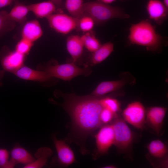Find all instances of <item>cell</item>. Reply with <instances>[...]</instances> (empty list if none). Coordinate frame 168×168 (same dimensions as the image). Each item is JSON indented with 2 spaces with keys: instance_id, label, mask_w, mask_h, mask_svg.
I'll use <instances>...</instances> for the list:
<instances>
[{
  "instance_id": "obj_25",
  "label": "cell",
  "mask_w": 168,
  "mask_h": 168,
  "mask_svg": "<svg viewBox=\"0 0 168 168\" xmlns=\"http://www.w3.org/2000/svg\"><path fill=\"white\" fill-rule=\"evenodd\" d=\"M15 26V22L11 21L8 12L5 11H0V35L12 30Z\"/></svg>"
},
{
  "instance_id": "obj_20",
  "label": "cell",
  "mask_w": 168,
  "mask_h": 168,
  "mask_svg": "<svg viewBox=\"0 0 168 168\" xmlns=\"http://www.w3.org/2000/svg\"><path fill=\"white\" fill-rule=\"evenodd\" d=\"M30 12L28 5L19 2L17 1L10 11L8 12L10 20L20 23H23L26 19L27 16Z\"/></svg>"
},
{
  "instance_id": "obj_17",
  "label": "cell",
  "mask_w": 168,
  "mask_h": 168,
  "mask_svg": "<svg viewBox=\"0 0 168 168\" xmlns=\"http://www.w3.org/2000/svg\"><path fill=\"white\" fill-rule=\"evenodd\" d=\"M81 36L77 35L69 36L66 40L67 50L75 63L82 56L84 48Z\"/></svg>"
},
{
  "instance_id": "obj_4",
  "label": "cell",
  "mask_w": 168,
  "mask_h": 168,
  "mask_svg": "<svg viewBox=\"0 0 168 168\" xmlns=\"http://www.w3.org/2000/svg\"><path fill=\"white\" fill-rule=\"evenodd\" d=\"M83 14L90 16L95 24L100 25L113 18L125 19L130 16L121 8L110 6L98 1H89L84 3Z\"/></svg>"
},
{
  "instance_id": "obj_19",
  "label": "cell",
  "mask_w": 168,
  "mask_h": 168,
  "mask_svg": "<svg viewBox=\"0 0 168 168\" xmlns=\"http://www.w3.org/2000/svg\"><path fill=\"white\" fill-rule=\"evenodd\" d=\"M53 154V151L49 147H42L40 148L35 155V160L27 165L25 166L24 168H41L46 165L49 158Z\"/></svg>"
},
{
  "instance_id": "obj_18",
  "label": "cell",
  "mask_w": 168,
  "mask_h": 168,
  "mask_svg": "<svg viewBox=\"0 0 168 168\" xmlns=\"http://www.w3.org/2000/svg\"><path fill=\"white\" fill-rule=\"evenodd\" d=\"M125 84V81L122 79L102 82L98 84L91 95L97 97L102 96L120 88Z\"/></svg>"
},
{
  "instance_id": "obj_7",
  "label": "cell",
  "mask_w": 168,
  "mask_h": 168,
  "mask_svg": "<svg viewBox=\"0 0 168 168\" xmlns=\"http://www.w3.org/2000/svg\"><path fill=\"white\" fill-rule=\"evenodd\" d=\"M146 110L139 101L132 102L123 110L122 117L126 122L141 130L145 128Z\"/></svg>"
},
{
  "instance_id": "obj_3",
  "label": "cell",
  "mask_w": 168,
  "mask_h": 168,
  "mask_svg": "<svg viewBox=\"0 0 168 168\" xmlns=\"http://www.w3.org/2000/svg\"><path fill=\"white\" fill-rule=\"evenodd\" d=\"M114 134V145L118 152L127 157L132 158L134 133L119 113L110 123Z\"/></svg>"
},
{
  "instance_id": "obj_24",
  "label": "cell",
  "mask_w": 168,
  "mask_h": 168,
  "mask_svg": "<svg viewBox=\"0 0 168 168\" xmlns=\"http://www.w3.org/2000/svg\"><path fill=\"white\" fill-rule=\"evenodd\" d=\"M83 0H66L65 7L71 16L78 19L83 15Z\"/></svg>"
},
{
  "instance_id": "obj_9",
  "label": "cell",
  "mask_w": 168,
  "mask_h": 168,
  "mask_svg": "<svg viewBox=\"0 0 168 168\" xmlns=\"http://www.w3.org/2000/svg\"><path fill=\"white\" fill-rule=\"evenodd\" d=\"M167 110L166 107H151L146 110V124L159 136Z\"/></svg>"
},
{
  "instance_id": "obj_27",
  "label": "cell",
  "mask_w": 168,
  "mask_h": 168,
  "mask_svg": "<svg viewBox=\"0 0 168 168\" xmlns=\"http://www.w3.org/2000/svg\"><path fill=\"white\" fill-rule=\"evenodd\" d=\"M95 22L90 16L83 14L78 20V30L86 33L91 30L93 29Z\"/></svg>"
},
{
  "instance_id": "obj_32",
  "label": "cell",
  "mask_w": 168,
  "mask_h": 168,
  "mask_svg": "<svg viewBox=\"0 0 168 168\" xmlns=\"http://www.w3.org/2000/svg\"><path fill=\"white\" fill-rule=\"evenodd\" d=\"M17 0H0V9L15 2Z\"/></svg>"
},
{
  "instance_id": "obj_34",
  "label": "cell",
  "mask_w": 168,
  "mask_h": 168,
  "mask_svg": "<svg viewBox=\"0 0 168 168\" xmlns=\"http://www.w3.org/2000/svg\"><path fill=\"white\" fill-rule=\"evenodd\" d=\"M97 1L101 2L108 4L114 2L115 0H97Z\"/></svg>"
},
{
  "instance_id": "obj_2",
  "label": "cell",
  "mask_w": 168,
  "mask_h": 168,
  "mask_svg": "<svg viewBox=\"0 0 168 168\" xmlns=\"http://www.w3.org/2000/svg\"><path fill=\"white\" fill-rule=\"evenodd\" d=\"M128 39L130 44L144 46L152 51L159 48L162 39L156 32L154 26L147 20L132 25L129 29Z\"/></svg>"
},
{
  "instance_id": "obj_6",
  "label": "cell",
  "mask_w": 168,
  "mask_h": 168,
  "mask_svg": "<svg viewBox=\"0 0 168 168\" xmlns=\"http://www.w3.org/2000/svg\"><path fill=\"white\" fill-rule=\"evenodd\" d=\"M96 148L92 154L96 160L107 154L110 148L114 145V134L112 124L110 123L101 126L95 135Z\"/></svg>"
},
{
  "instance_id": "obj_38",
  "label": "cell",
  "mask_w": 168,
  "mask_h": 168,
  "mask_svg": "<svg viewBox=\"0 0 168 168\" xmlns=\"http://www.w3.org/2000/svg\"></svg>"
},
{
  "instance_id": "obj_15",
  "label": "cell",
  "mask_w": 168,
  "mask_h": 168,
  "mask_svg": "<svg viewBox=\"0 0 168 168\" xmlns=\"http://www.w3.org/2000/svg\"><path fill=\"white\" fill-rule=\"evenodd\" d=\"M43 31L39 21L36 20L27 22L21 30V38L34 42L42 35Z\"/></svg>"
},
{
  "instance_id": "obj_8",
  "label": "cell",
  "mask_w": 168,
  "mask_h": 168,
  "mask_svg": "<svg viewBox=\"0 0 168 168\" xmlns=\"http://www.w3.org/2000/svg\"><path fill=\"white\" fill-rule=\"evenodd\" d=\"M49 26L56 32L67 34L77 30L78 20L62 13H53L46 18Z\"/></svg>"
},
{
  "instance_id": "obj_12",
  "label": "cell",
  "mask_w": 168,
  "mask_h": 168,
  "mask_svg": "<svg viewBox=\"0 0 168 168\" xmlns=\"http://www.w3.org/2000/svg\"><path fill=\"white\" fill-rule=\"evenodd\" d=\"M146 9L149 18L159 25L162 24L167 18L168 9L160 0H149Z\"/></svg>"
},
{
  "instance_id": "obj_14",
  "label": "cell",
  "mask_w": 168,
  "mask_h": 168,
  "mask_svg": "<svg viewBox=\"0 0 168 168\" xmlns=\"http://www.w3.org/2000/svg\"><path fill=\"white\" fill-rule=\"evenodd\" d=\"M11 157L9 160L10 168H14L18 164H29L35 160V158L26 149L19 145H16L11 152Z\"/></svg>"
},
{
  "instance_id": "obj_11",
  "label": "cell",
  "mask_w": 168,
  "mask_h": 168,
  "mask_svg": "<svg viewBox=\"0 0 168 168\" xmlns=\"http://www.w3.org/2000/svg\"><path fill=\"white\" fill-rule=\"evenodd\" d=\"M0 52V62L3 68L9 72H14L21 66L25 55L15 50L12 51Z\"/></svg>"
},
{
  "instance_id": "obj_16",
  "label": "cell",
  "mask_w": 168,
  "mask_h": 168,
  "mask_svg": "<svg viewBox=\"0 0 168 168\" xmlns=\"http://www.w3.org/2000/svg\"><path fill=\"white\" fill-rule=\"evenodd\" d=\"M30 12L37 17L46 18L54 13L56 6L50 0L28 5Z\"/></svg>"
},
{
  "instance_id": "obj_13",
  "label": "cell",
  "mask_w": 168,
  "mask_h": 168,
  "mask_svg": "<svg viewBox=\"0 0 168 168\" xmlns=\"http://www.w3.org/2000/svg\"><path fill=\"white\" fill-rule=\"evenodd\" d=\"M14 74L22 79L40 82H46L53 78L43 71L35 70L25 66L15 71Z\"/></svg>"
},
{
  "instance_id": "obj_10",
  "label": "cell",
  "mask_w": 168,
  "mask_h": 168,
  "mask_svg": "<svg viewBox=\"0 0 168 168\" xmlns=\"http://www.w3.org/2000/svg\"><path fill=\"white\" fill-rule=\"evenodd\" d=\"M57 154V161L60 166L68 167L76 161L74 153L65 139H58L56 136L52 137Z\"/></svg>"
},
{
  "instance_id": "obj_36",
  "label": "cell",
  "mask_w": 168,
  "mask_h": 168,
  "mask_svg": "<svg viewBox=\"0 0 168 168\" xmlns=\"http://www.w3.org/2000/svg\"><path fill=\"white\" fill-rule=\"evenodd\" d=\"M165 6L168 9V0H163V2Z\"/></svg>"
},
{
  "instance_id": "obj_5",
  "label": "cell",
  "mask_w": 168,
  "mask_h": 168,
  "mask_svg": "<svg viewBox=\"0 0 168 168\" xmlns=\"http://www.w3.org/2000/svg\"><path fill=\"white\" fill-rule=\"evenodd\" d=\"M43 70L52 77L65 81H69L80 75L88 76L92 72L91 69L89 67L81 68L73 62L63 64L56 63L49 64Z\"/></svg>"
},
{
  "instance_id": "obj_28",
  "label": "cell",
  "mask_w": 168,
  "mask_h": 168,
  "mask_svg": "<svg viewBox=\"0 0 168 168\" xmlns=\"http://www.w3.org/2000/svg\"><path fill=\"white\" fill-rule=\"evenodd\" d=\"M33 43L27 39L21 38L16 45L15 50L25 55L30 51Z\"/></svg>"
},
{
  "instance_id": "obj_30",
  "label": "cell",
  "mask_w": 168,
  "mask_h": 168,
  "mask_svg": "<svg viewBox=\"0 0 168 168\" xmlns=\"http://www.w3.org/2000/svg\"><path fill=\"white\" fill-rule=\"evenodd\" d=\"M117 114L107 109L103 108L100 115V120L103 125L110 123Z\"/></svg>"
},
{
  "instance_id": "obj_23",
  "label": "cell",
  "mask_w": 168,
  "mask_h": 168,
  "mask_svg": "<svg viewBox=\"0 0 168 168\" xmlns=\"http://www.w3.org/2000/svg\"><path fill=\"white\" fill-rule=\"evenodd\" d=\"M81 38L84 47L91 52L95 51L101 45L94 32L92 30L85 33Z\"/></svg>"
},
{
  "instance_id": "obj_37",
  "label": "cell",
  "mask_w": 168,
  "mask_h": 168,
  "mask_svg": "<svg viewBox=\"0 0 168 168\" xmlns=\"http://www.w3.org/2000/svg\"><path fill=\"white\" fill-rule=\"evenodd\" d=\"M2 74H3V73H2V72L0 73V77H2L1 75H2Z\"/></svg>"
},
{
  "instance_id": "obj_22",
  "label": "cell",
  "mask_w": 168,
  "mask_h": 168,
  "mask_svg": "<svg viewBox=\"0 0 168 168\" xmlns=\"http://www.w3.org/2000/svg\"><path fill=\"white\" fill-rule=\"evenodd\" d=\"M148 154L156 158H163L168 156L167 144L159 139L151 141L147 146Z\"/></svg>"
},
{
  "instance_id": "obj_33",
  "label": "cell",
  "mask_w": 168,
  "mask_h": 168,
  "mask_svg": "<svg viewBox=\"0 0 168 168\" xmlns=\"http://www.w3.org/2000/svg\"><path fill=\"white\" fill-rule=\"evenodd\" d=\"M58 7H61L62 4L63 0H50Z\"/></svg>"
},
{
  "instance_id": "obj_1",
  "label": "cell",
  "mask_w": 168,
  "mask_h": 168,
  "mask_svg": "<svg viewBox=\"0 0 168 168\" xmlns=\"http://www.w3.org/2000/svg\"><path fill=\"white\" fill-rule=\"evenodd\" d=\"M60 96L63 100L61 103L51 101L62 106L70 119V132L65 139L78 145L82 154H88L86 146L87 138L103 125L100 119L103 108L100 102V97L63 93Z\"/></svg>"
},
{
  "instance_id": "obj_31",
  "label": "cell",
  "mask_w": 168,
  "mask_h": 168,
  "mask_svg": "<svg viewBox=\"0 0 168 168\" xmlns=\"http://www.w3.org/2000/svg\"><path fill=\"white\" fill-rule=\"evenodd\" d=\"M9 153L5 149L0 148V168H10Z\"/></svg>"
},
{
  "instance_id": "obj_35",
  "label": "cell",
  "mask_w": 168,
  "mask_h": 168,
  "mask_svg": "<svg viewBox=\"0 0 168 168\" xmlns=\"http://www.w3.org/2000/svg\"><path fill=\"white\" fill-rule=\"evenodd\" d=\"M104 168H117V166L114 165H109L104 166L102 167Z\"/></svg>"
},
{
  "instance_id": "obj_26",
  "label": "cell",
  "mask_w": 168,
  "mask_h": 168,
  "mask_svg": "<svg viewBox=\"0 0 168 168\" xmlns=\"http://www.w3.org/2000/svg\"><path fill=\"white\" fill-rule=\"evenodd\" d=\"M100 102L103 108L108 109L115 114L119 113L120 104L117 99L109 97L101 96Z\"/></svg>"
},
{
  "instance_id": "obj_21",
  "label": "cell",
  "mask_w": 168,
  "mask_h": 168,
  "mask_svg": "<svg viewBox=\"0 0 168 168\" xmlns=\"http://www.w3.org/2000/svg\"><path fill=\"white\" fill-rule=\"evenodd\" d=\"M114 48V44L110 42L101 44L96 50L92 53L91 57V64L96 65L103 61L112 52Z\"/></svg>"
},
{
  "instance_id": "obj_29",
  "label": "cell",
  "mask_w": 168,
  "mask_h": 168,
  "mask_svg": "<svg viewBox=\"0 0 168 168\" xmlns=\"http://www.w3.org/2000/svg\"><path fill=\"white\" fill-rule=\"evenodd\" d=\"M146 157L153 167L156 168H168V156L163 158H156L149 154Z\"/></svg>"
}]
</instances>
